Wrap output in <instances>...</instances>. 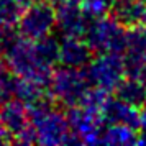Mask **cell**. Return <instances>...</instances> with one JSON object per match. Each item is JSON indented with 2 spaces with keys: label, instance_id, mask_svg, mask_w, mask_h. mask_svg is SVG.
<instances>
[{
  "label": "cell",
  "instance_id": "cell-13",
  "mask_svg": "<svg viewBox=\"0 0 146 146\" xmlns=\"http://www.w3.org/2000/svg\"><path fill=\"white\" fill-rule=\"evenodd\" d=\"M123 27H136L141 25L146 15V3L141 0H115L110 13Z\"/></svg>",
  "mask_w": 146,
  "mask_h": 146
},
{
  "label": "cell",
  "instance_id": "cell-23",
  "mask_svg": "<svg viewBox=\"0 0 146 146\" xmlns=\"http://www.w3.org/2000/svg\"><path fill=\"white\" fill-rule=\"evenodd\" d=\"M0 71H2V67H0Z\"/></svg>",
  "mask_w": 146,
  "mask_h": 146
},
{
  "label": "cell",
  "instance_id": "cell-15",
  "mask_svg": "<svg viewBox=\"0 0 146 146\" xmlns=\"http://www.w3.org/2000/svg\"><path fill=\"white\" fill-rule=\"evenodd\" d=\"M138 143V133L135 128L126 125L104 123L100 131V145L110 146H128Z\"/></svg>",
  "mask_w": 146,
  "mask_h": 146
},
{
  "label": "cell",
  "instance_id": "cell-17",
  "mask_svg": "<svg viewBox=\"0 0 146 146\" xmlns=\"http://www.w3.org/2000/svg\"><path fill=\"white\" fill-rule=\"evenodd\" d=\"M115 0H79V5L90 17H102V15H108L112 10Z\"/></svg>",
  "mask_w": 146,
  "mask_h": 146
},
{
  "label": "cell",
  "instance_id": "cell-5",
  "mask_svg": "<svg viewBox=\"0 0 146 146\" xmlns=\"http://www.w3.org/2000/svg\"><path fill=\"white\" fill-rule=\"evenodd\" d=\"M89 84L105 92L113 94L121 80L126 77L125 59L121 53H94L84 67Z\"/></svg>",
  "mask_w": 146,
  "mask_h": 146
},
{
  "label": "cell",
  "instance_id": "cell-1",
  "mask_svg": "<svg viewBox=\"0 0 146 146\" xmlns=\"http://www.w3.org/2000/svg\"><path fill=\"white\" fill-rule=\"evenodd\" d=\"M8 69L20 77H27L48 87L53 67L41 59L35 41H30L20 35L12 33L2 48Z\"/></svg>",
  "mask_w": 146,
  "mask_h": 146
},
{
  "label": "cell",
  "instance_id": "cell-22",
  "mask_svg": "<svg viewBox=\"0 0 146 146\" xmlns=\"http://www.w3.org/2000/svg\"><path fill=\"white\" fill-rule=\"evenodd\" d=\"M141 2H145V3H146V0H141Z\"/></svg>",
  "mask_w": 146,
  "mask_h": 146
},
{
  "label": "cell",
  "instance_id": "cell-10",
  "mask_svg": "<svg viewBox=\"0 0 146 146\" xmlns=\"http://www.w3.org/2000/svg\"><path fill=\"white\" fill-rule=\"evenodd\" d=\"M90 18L92 17L79 3L56 7V28L54 30L61 35V38H72V36L82 38L89 27Z\"/></svg>",
  "mask_w": 146,
  "mask_h": 146
},
{
  "label": "cell",
  "instance_id": "cell-20",
  "mask_svg": "<svg viewBox=\"0 0 146 146\" xmlns=\"http://www.w3.org/2000/svg\"><path fill=\"white\" fill-rule=\"evenodd\" d=\"M10 141H12V136H10V135L2 128V125H0V145H5V143H10Z\"/></svg>",
  "mask_w": 146,
  "mask_h": 146
},
{
  "label": "cell",
  "instance_id": "cell-3",
  "mask_svg": "<svg viewBox=\"0 0 146 146\" xmlns=\"http://www.w3.org/2000/svg\"><path fill=\"white\" fill-rule=\"evenodd\" d=\"M89 89L90 84L84 69L67 66L54 67L48 82V95L66 108L79 105Z\"/></svg>",
  "mask_w": 146,
  "mask_h": 146
},
{
  "label": "cell",
  "instance_id": "cell-6",
  "mask_svg": "<svg viewBox=\"0 0 146 146\" xmlns=\"http://www.w3.org/2000/svg\"><path fill=\"white\" fill-rule=\"evenodd\" d=\"M18 35L30 41L53 35L56 28V8L46 0H31L17 21Z\"/></svg>",
  "mask_w": 146,
  "mask_h": 146
},
{
  "label": "cell",
  "instance_id": "cell-9",
  "mask_svg": "<svg viewBox=\"0 0 146 146\" xmlns=\"http://www.w3.org/2000/svg\"><path fill=\"white\" fill-rule=\"evenodd\" d=\"M126 76L143 77L146 72V25H136L126 30V43L123 49Z\"/></svg>",
  "mask_w": 146,
  "mask_h": 146
},
{
  "label": "cell",
  "instance_id": "cell-19",
  "mask_svg": "<svg viewBox=\"0 0 146 146\" xmlns=\"http://www.w3.org/2000/svg\"><path fill=\"white\" fill-rule=\"evenodd\" d=\"M48 3H51L54 8L62 7V5H71V3H79V0H46Z\"/></svg>",
  "mask_w": 146,
  "mask_h": 146
},
{
  "label": "cell",
  "instance_id": "cell-11",
  "mask_svg": "<svg viewBox=\"0 0 146 146\" xmlns=\"http://www.w3.org/2000/svg\"><path fill=\"white\" fill-rule=\"evenodd\" d=\"M100 118L104 123L126 125L136 130L139 121V108L120 100L118 97H108L100 110Z\"/></svg>",
  "mask_w": 146,
  "mask_h": 146
},
{
  "label": "cell",
  "instance_id": "cell-21",
  "mask_svg": "<svg viewBox=\"0 0 146 146\" xmlns=\"http://www.w3.org/2000/svg\"><path fill=\"white\" fill-rule=\"evenodd\" d=\"M141 80H143V84H145V87H146V72L143 74V77H141Z\"/></svg>",
  "mask_w": 146,
  "mask_h": 146
},
{
  "label": "cell",
  "instance_id": "cell-16",
  "mask_svg": "<svg viewBox=\"0 0 146 146\" xmlns=\"http://www.w3.org/2000/svg\"><path fill=\"white\" fill-rule=\"evenodd\" d=\"M31 0H0V25L12 28Z\"/></svg>",
  "mask_w": 146,
  "mask_h": 146
},
{
  "label": "cell",
  "instance_id": "cell-4",
  "mask_svg": "<svg viewBox=\"0 0 146 146\" xmlns=\"http://www.w3.org/2000/svg\"><path fill=\"white\" fill-rule=\"evenodd\" d=\"M126 30L112 15L94 17L89 21L84 41L92 53H123L126 43Z\"/></svg>",
  "mask_w": 146,
  "mask_h": 146
},
{
  "label": "cell",
  "instance_id": "cell-18",
  "mask_svg": "<svg viewBox=\"0 0 146 146\" xmlns=\"http://www.w3.org/2000/svg\"><path fill=\"white\" fill-rule=\"evenodd\" d=\"M136 133H138V143L146 145V104L139 108V121Z\"/></svg>",
  "mask_w": 146,
  "mask_h": 146
},
{
  "label": "cell",
  "instance_id": "cell-2",
  "mask_svg": "<svg viewBox=\"0 0 146 146\" xmlns=\"http://www.w3.org/2000/svg\"><path fill=\"white\" fill-rule=\"evenodd\" d=\"M30 125L33 128L36 143L40 145H74L72 133L69 130L66 113L59 107L43 99L28 105Z\"/></svg>",
  "mask_w": 146,
  "mask_h": 146
},
{
  "label": "cell",
  "instance_id": "cell-14",
  "mask_svg": "<svg viewBox=\"0 0 146 146\" xmlns=\"http://www.w3.org/2000/svg\"><path fill=\"white\" fill-rule=\"evenodd\" d=\"M113 94L120 100H123V102H126L133 107H138V108H141L146 104V87L139 77L126 76L117 86Z\"/></svg>",
  "mask_w": 146,
  "mask_h": 146
},
{
  "label": "cell",
  "instance_id": "cell-8",
  "mask_svg": "<svg viewBox=\"0 0 146 146\" xmlns=\"http://www.w3.org/2000/svg\"><path fill=\"white\" fill-rule=\"evenodd\" d=\"M66 120L76 143L100 145V131L104 121L97 112L79 104L67 108Z\"/></svg>",
  "mask_w": 146,
  "mask_h": 146
},
{
  "label": "cell",
  "instance_id": "cell-7",
  "mask_svg": "<svg viewBox=\"0 0 146 146\" xmlns=\"http://www.w3.org/2000/svg\"><path fill=\"white\" fill-rule=\"evenodd\" d=\"M0 125L12 136V141L21 145L36 143V136L28 117V107L18 100H7L0 104Z\"/></svg>",
  "mask_w": 146,
  "mask_h": 146
},
{
  "label": "cell",
  "instance_id": "cell-12",
  "mask_svg": "<svg viewBox=\"0 0 146 146\" xmlns=\"http://www.w3.org/2000/svg\"><path fill=\"white\" fill-rule=\"evenodd\" d=\"M94 56L92 49L89 48L84 38H61L59 41V64L76 69H84L87 62Z\"/></svg>",
  "mask_w": 146,
  "mask_h": 146
}]
</instances>
